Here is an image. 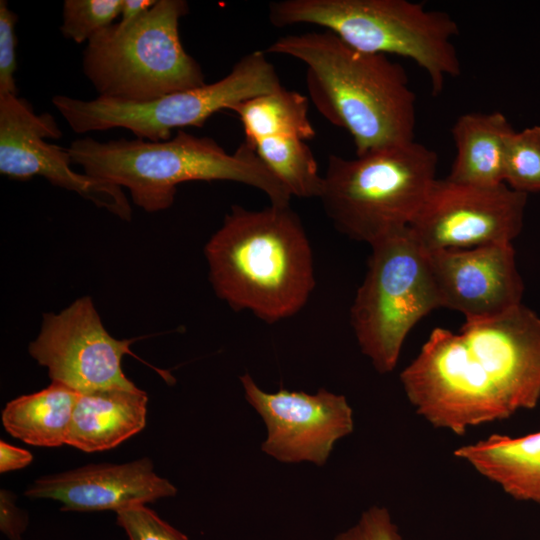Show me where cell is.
<instances>
[{
    "instance_id": "25",
    "label": "cell",
    "mask_w": 540,
    "mask_h": 540,
    "mask_svg": "<svg viewBox=\"0 0 540 540\" xmlns=\"http://www.w3.org/2000/svg\"><path fill=\"white\" fill-rule=\"evenodd\" d=\"M17 14L10 10L6 0L0 1V94L17 95L15 71L17 69L15 25Z\"/></svg>"
},
{
    "instance_id": "29",
    "label": "cell",
    "mask_w": 540,
    "mask_h": 540,
    "mask_svg": "<svg viewBox=\"0 0 540 540\" xmlns=\"http://www.w3.org/2000/svg\"><path fill=\"white\" fill-rule=\"evenodd\" d=\"M157 0H123L120 23L126 24L137 19L152 8Z\"/></svg>"
},
{
    "instance_id": "1",
    "label": "cell",
    "mask_w": 540,
    "mask_h": 540,
    "mask_svg": "<svg viewBox=\"0 0 540 540\" xmlns=\"http://www.w3.org/2000/svg\"><path fill=\"white\" fill-rule=\"evenodd\" d=\"M400 380L418 415L456 435L534 409L540 401V316L520 304L465 320L458 333L437 327Z\"/></svg>"
},
{
    "instance_id": "5",
    "label": "cell",
    "mask_w": 540,
    "mask_h": 540,
    "mask_svg": "<svg viewBox=\"0 0 540 540\" xmlns=\"http://www.w3.org/2000/svg\"><path fill=\"white\" fill-rule=\"evenodd\" d=\"M278 28L312 24L331 31L367 53L409 58L425 70L431 92L439 95L446 77L461 73L454 45L459 26L444 11L408 0H280L269 4Z\"/></svg>"
},
{
    "instance_id": "23",
    "label": "cell",
    "mask_w": 540,
    "mask_h": 540,
    "mask_svg": "<svg viewBox=\"0 0 540 540\" xmlns=\"http://www.w3.org/2000/svg\"><path fill=\"white\" fill-rule=\"evenodd\" d=\"M123 0H65L62 10V35L77 44L114 24L121 15Z\"/></svg>"
},
{
    "instance_id": "21",
    "label": "cell",
    "mask_w": 540,
    "mask_h": 540,
    "mask_svg": "<svg viewBox=\"0 0 540 540\" xmlns=\"http://www.w3.org/2000/svg\"><path fill=\"white\" fill-rule=\"evenodd\" d=\"M266 167L282 182L291 196L318 198L322 175L305 140L292 136L261 139L252 146Z\"/></svg>"
},
{
    "instance_id": "19",
    "label": "cell",
    "mask_w": 540,
    "mask_h": 540,
    "mask_svg": "<svg viewBox=\"0 0 540 540\" xmlns=\"http://www.w3.org/2000/svg\"><path fill=\"white\" fill-rule=\"evenodd\" d=\"M81 393L51 382L38 392L17 397L2 411L6 431L23 442L39 447L66 444L76 402Z\"/></svg>"
},
{
    "instance_id": "16",
    "label": "cell",
    "mask_w": 540,
    "mask_h": 540,
    "mask_svg": "<svg viewBox=\"0 0 540 540\" xmlns=\"http://www.w3.org/2000/svg\"><path fill=\"white\" fill-rule=\"evenodd\" d=\"M148 396L135 389L109 388L80 394L66 444L85 452L112 449L146 424Z\"/></svg>"
},
{
    "instance_id": "6",
    "label": "cell",
    "mask_w": 540,
    "mask_h": 540,
    "mask_svg": "<svg viewBox=\"0 0 540 540\" xmlns=\"http://www.w3.org/2000/svg\"><path fill=\"white\" fill-rule=\"evenodd\" d=\"M438 156L414 141L328 157L318 197L335 228L369 245L407 228L436 178Z\"/></svg>"
},
{
    "instance_id": "9",
    "label": "cell",
    "mask_w": 540,
    "mask_h": 540,
    "mask_svg": "<svg viewBox=\"0 0 540 540\" xmlns=\"http://www.w3.org/2000/svg\"><path fill=\"white\" fill-rule=\"evenodd\" d=\"M281 87L277 71L266 53L256 50L240 58L231 71L216 82L152 101L127 103L102 97L82 100L56 95L52 104L75 133L124 128L139 139L159 142L172 138L174 129L202 127L214 113L231 110Z\"/></svg>"
},
{
    "instance_id": "8",
    "label": "cell",
    "mask_w": 540,
    "mask_h": 540,
    "mask_svg": "<svg viewBox=\"0 0 540 540\" xmlns=\"http://www.w3.org/2000/svg\"><path fill=\"white\" fill-rule=\"evenodd\" d=\"M370 246L350 322L362 353L386 374L395 369L411 329L440 304L427 252L408 227Z\"/></svg>"
},
{
    "instance_id": "20",
    "label": "cell",
    "mask_w": 540,
    "mask_h": 540,
    "mask_svg": "<svg viewBox=\"0 0 540 540\" xmlns=\"http://www.w3.org/2000/svg\"><path fill=\"white\" fill-rule=\"evenodd\" d=\"M308 100L305 95L282 86L244 101L231 110L238 115L245 142L251 146L261 139L276 136H292L306 141L316 135L308 115Z\"/></svg>"
},
{
    "instance_id": "12",
    "label": "cell",
    "mask_w": 540,
    "mask_h": 540,
    "mask_svg": "<svg viewBox=\"0 0 540 540\" xmlns=\"http://www.w3.org/2000/svg\"><path fill=\"white\" fill-rule=\"evenodd\" d=\"M133 339L119 340L105 329L89 296L60 313H46L29 354L47 367L52 382L83 394L109 388H137L124 374L121 360Z\"/></svg>"
},
{
    "instance_id": "22",
    "label": "cell",
    "mask_w": 540,
    "mask_h": 540,
    "mask_svg": "<svg viewBox=\"0 0 540 540\" xmlns=\"http://www.w3.org/2000/svg\"><path fill=\"white\" fill-rule=\"evenodd\" d=\"M504 183L528 195L540 192V126L513 131L506 140Z\"/></svg>"
},
{
    "instance_id": "7",
    "label": "cell",
    "mask_w": 540,
    "mask_h": 540,
    "mask_svg": "<svg viewBox=\"0 0 540 540\" xmlns=\"http://www.w3.org/2000/svg\"><path fill=\"white\" fill-rule=\"evenodd\" d=\"M184 0H157L132 22L95 34L83 51L82 70L99 97L142 103L205 84L200 64L184 49L179 22Z\"/></svg>"
},
{
    "instance_id": "2",
    "label": "cell",
    "mask_w": 540,
    "mask_h": 540,
    "mask_svg": "<svg viewBox=\"0 0 540 540\" xmlns=\"http://www.w3.org/2000/svg\"><path fill=\"white\" fill-rule=\"evenodd\" d=\"M267 52L305 64L310 101L350 133L356 156L415 140L416 95L388 55L357 50L328 30L284 35Z\"/></svg>"
},
{
    "instance_id": "27",
    "label": "cell",
    "mask_w": 540,
    "mask_h": 540,
    "mask_svg": "<svg viewBox=\"0 0 540 540\" xmlns=\"http://www.w3.org/2000/svg\"><path fill=\"white\" fill-rule=\"evenodd\" d=\"M16 496L5 489L0 491V529L10 540H22L28 525V515L15 505Z\"/></svg>"
},
{
    "instance_id": "14",
    "label": "cell",
    "mask_w": 540,
    "mask_h": 540,
    "mask_svg": "<svg viewBox=\"0 0 540 540\" xmlns=\"http://www.w3.org/2000/svg\"><path fill=\"white\" fill-rule=\"evenodd\" d=\"M427 255L440 308L458 311L465 320H473L493 317L522 304L524 285L512 244Z\"/></svg>"
},
{
    "instance_id": "17",
    "label": "cell",
    "mask_w": 540,
    "mask_h": 540,
    "mask_svg": "<svg viewBox=\"0 0 540 540\" xmlns=\"http://www.w3.org/2000/svg\"><path fill=\"white\" fill-rule=\"evenodd\" d=\"M454 455L512 498L540 504V431L520 437L493 434L459 447Z\"/></svg>"
},
{
    "instance_id": "24",
    "label": "cell",
    "mask_w": 540,
    "mask_h": 540,
    "mask_svg": "<svg viewBox=\"0 0 540 540\" xmlns=\"http://www.w3.org/2000/svg\"><path fill=\"white\" fill-rule=\"evenodd\" d=\"M115 513L117 524L125 530L129 540H188L145 504L128 506Z\"/></svg>"
},
{
    "instance_id": "10",
    "label": "cell",
    "mask_w": 540,
    "mask_h": 540,
    "mask_svg": "<svg viewBox=\"0 0 540 540\" xmlns=\"http://www.w3.org/2000/svg\"><path fill=\"white\" fill-rule=\"evenodd\" d=\"M526 194L436 179L408 226L427 252L512 244L523 226Z\"/></svg>"
},
{
    "instance_id": "11",
    "label": "cell",
    "mask_w": 540,
    "mask_h": 540,
    "mask_svg": "<svg viewBox=\"0 0 540 540\" xmlns=\"http://www.w3.org/2000/svg\"><path fill=\"white\" fill-rule=\"evenodd\" d=\"M62 136L50 113L37 114L24 98L0 94V173L12 179L41 176L52 185L73 191L99 208L130 221L132 208L121 187L71 168L66 148L46 139Z\"/></svg>"
},
{
    "instance_id": "3",
    "label": "cell",
    "mask_w": 540,
    "mask_h": 540,
    "mask_svg": "<svg viewBox=\"0 0 540 540\" xmlns=\"http://www.w3.org/2000/svg\"><path fill=\"white\" fill-rule=\"evenodd\" d=\"M204 255L215 294L267 324L298 313L315 287L311 245L290 205H233Z\"/></svg>"
},
{
    "instance_id": "28",
    "label": "cell",
    "mask_w": 540,
    "mask_h": 540,
    "mask_svg": "<svg viewBox=\"0 0 540 540\" xmlns=\"http://www.w3.org/2000/svg\"><path fill=\"white\" fill-rule=\"evenodd\" d=\"M33 460L31 452L0 441V472L6 473L28 466Z\"/></svg>"
},
{
    "instance_id": "18",
    "label": "cell",
    "mask_w": 540,
    "mask_h": 540,
    "mask_svg": "<svg viewBox=\"0 0 540 540\" xmlns=\"http://www.w3.org/2000/svg\"><path fill=\"white\" fill-rule=\"evenodd\" d=\"M513 131L500 112L461 115L451 129L456 156L446 178L480 186L504 183L506 140Z\"/></svg>"
},
{
    "instance_id": "15",
    "label": "cell",
    "mask_w": 540,
    "mask_h": 540,
    "mask_svg": "<svg viewBox=\"0 0 540 540\" xmlns=\"http://www.w3.org/2000/svg\"><path fill=\"white\" fill-rule=\"evenodd\" d=\"M176 487L154 472L153 462L141 458L123 464H89L36 479L25 491L34 499L62 503V511H118L175 496Z\"/></svg>"
},
{
    "instance_id": "26",
    "label": "cell",
    "mask_w": 540,
    "mask_h": 540,
    "mask_svg": "<svg viewBox=\"0 0 540 540\" xmlns=\"http://www.w3.org/2000/svg\"><path fill=\"white\" fill-rule=\"evenodd\" d=\"M334 540H402L399 528L385 507L372 506Z\"/></svg>"
},
{
    "instance_id": "13",
    "label": "cell",
    "mask_w": 540,
    "mask_h": 540,
    "mask_svg": "<svg viewBox=\"0 0 540 540\" xmlns=\"http://www.w3.org/2000/svg\"><path fill=\"white\" fill-rule=\"evenodd\" d=\"M240 382L267 428L261 450L280 462L322 466L335 443L353 431V411L343 395L324 388L315 394L287 389L268 393L247 373Z\"/></svg>"
},
{
    "instance_id": "4",
    "label": "cell",
    "mask_w": 540,
    "mask_h": 540,
    "mask_svg": "<svg viewBox=\"0 0 540 540\" xmlns=\"http://www.w3.org/2000/svg\"><path fill=\"white\" fill-rule=\"evenodd\" d=\"M66 149L85 174L127 188L134 204L149 213L171 207L177 185L188 181L242 183L262 191L277 206H289L292 197L245 141L228 153L212 138L178 130L166 141L100 142L85 137Z\"/></svg>"
}]
</instances>
